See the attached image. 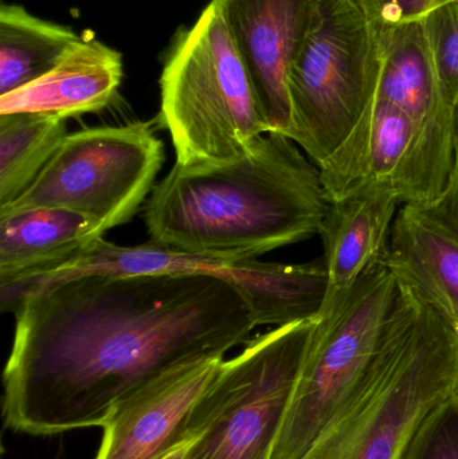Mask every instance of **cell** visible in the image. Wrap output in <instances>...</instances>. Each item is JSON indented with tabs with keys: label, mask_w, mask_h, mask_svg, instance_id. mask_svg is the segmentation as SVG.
<instances>
[{
	"label": "cell",
	"mask_w": 458,
	"mask_h": 459,
	"mask_svg": "<svg viewBox=\"0 0 458 459\" xmlns=\"http://www.w3.org/2000/svg\"><path fill=\"white\" fill-rule=\"evenodd\" d=\"M13 315L4 422L38 437L102 428L140 388L225 358L260 325L238 289L207 275H83L31 294Z\"/></svg>",
	"instance_id": "6da1fadb"
},
{
	"label": "cell",
	"mask_w": 458,
	"mask_h": 459,
	"mask_svg": "<svg viewBox=\"0 0 458 459\" xmlns=\"http://www.w3.org/2000/svg\"><path fill=\"white\" fill-rule=\"evenodd\" d=\"M330 204L319 167L289 137L266 134L237 160L175 163L144 221L159 245L242 261L316 237Z\"/></svg>",
	"instance_id": "7a4b0ae2"
},
{
	"label": "cell",
	"mask_w": 458,
	"mask_h": 459,
	"mask_svg": "<svg viewBox=\"0 0 458 459\" xmlns=\"http://www.w3.org/2000/svg\"><path fill=\"white\" fill-rule=\"evenodd\" d=\"M457 390L458 332L398 283L378 355L301 459H398L424 418Z\"/></svg>",
	"instance_id": "3957f363"
},
{
	"label": "cell",
	"mask_w": 458,
	"mask_h": 459,
	"mask_svg": "<svg viewBox=\"0 0 458 459\" xmlns=\"http://www.w3.org/2000/svg\"><path fill=\"white\" fill-rule=\"evenodd\" d=\"M160 117L177 164L226 163L269 134L257 96L214 2L175 34L160 75Z\"/></svg>",
	"instance_id": "277c9868"
},
{
	"label": "cell",
	"mask_w": 458,
	"mask_h": 459,
	"mask_svg": "<svg viewBox=\"0 0 458 459\" xmlns=\"http://www.w3.org/2000/svg\"><path fill=\"white\" fill-rule=\"evenodd\" d=\"M207 275L230 283L252 304L260 325L317 320L325 293L324 262L284 264L258 259H223L175 250L159 243L117 246L104 238L66 261L0 283L3 313L15 312L27 297L83 275Z\"/></svg>",
	"instance_id": "5b68a950"
},
{
	"label": "cell",
	"mask_w": 458,
	"mask_h": 459,
	"mask_svg": "<svg viewBox=\"0 0 458 459\" xmlns=\"http://www.w3.org/2000/svg\"><path fill=\"white\" fill-rule=\"evenodd\" d=\"M316 320L276 326L223 360L188 420L183 459H269Z\"/></svg>",
	"instance_id": "8992f818"
},
{
	"label": "cell",
	"mask_w": 458,
	"mask_h": 459,
	"mask_svg": "<svg viewBox=\"0 0 458 459\" xmlns=\"http://www.w3.org/2000/svg\"><path fill=\"white\" fill-rule=\"evenodd\" d=\"M381 37L351 0H319L289 73L290 140L322 166L378 91Z\"/></svg>",
	"instance_id": "52a82bcc"
},
{
	"label": "cell",
	"mask_w": 458,
	"mask_h": 459,
	"mask_svg": "<svg viewBox=\"0 0 458 459\" xmlns=\"http://www.w3.org/2000/svg\"><path fill=\"white\" fill-rule=\"evenodd\" d=\"M397 294V280L382 262L338 310L316 320L269 459H301L351 398L378 355Z\"/></svg>",
	"instance_id": "ba28073f"
},
{
	"label": "cell",
	"mask_w": 458,
	"mask_h": 459,
	"mask_svg": "<svg viewBox=\"0 0 458 459\" xmlns=\"http://www.w3.org/2000/svg\"><path fill=\"white\" fill-rule=\"evenodd\" d=\"M163 163V142L150 123L81 129L0 215L54 207L80 212L107 232L136 215Z\"/></svg>",
	"instance_id": "9c48e42d"
},
{
	"label": "cell",
	"mask_w": 458,
	"mask_h": 459,
	"mask_svg": "<svg viewBox=\"0 0 458 459\" xmlns=\"http://www.w3.org/2000/svg\"><path fill=\"white\" fill-rule=\"evenodd\" d=\"M249 74L269 134L293 129L289 73L319 0H212Z\"/></svg>",
	"instance_id": "30bf717a"
},
{
	"label": "cell",
	"mask_w": 458,
	"mask_h": 459,
	"mask_svg": "<svg viewBox=\"0 0 458 459\" xmlns=\"http://www.w3.org/2000/svg\"><path fill=\"white\" fill-rule=\"evenodd\" d=\"M225 358L203 359L167 372L121 401L104 423L96 459H160L190 444L188 420Z\"/></svg>",
	"instance_id": "8fae6325"
},
{
	"label": "cell",
	"mask_w": 458,
	"mask_h": 459,
	"mask_svg": "<svg viewBox=\"0 0 458 459\" xmlns=\"http://www.w3.org/2000/svg\"><path fill=\"white\" fill-rule=\"evenodd\" d=\"M379 37L382 66L376 97L413 121L436 166L449 178L456 137V105L441 85L422 22L379 32Z\"/></svg>",
	"instance_id": "7c38bea8"
},
{
	"label": "cell",
	"mask_w": 458,
	"mask_h": 459,
	"mask_svg": "<svg viewBox=\"0 0 458 459\" xmlns=\"http://www.w3.org/2000/svg\"><path fill=\"white\" fill-rule=\"evenodd\" d=\"M400 196L386 186H368L331 202L320 228L327 293L319 318L338 310L363 275L386 259Z\"/></svg>",
	"instance_id": "4fadbf2b"
},
{
	"label": "cell",
	"mask_w": 458,
	"mask_h": 459,
	"mask_svg": "<svg viewBox=\"0 0 458 459\" xmlns=\"http://www.w3.org/2000/svg\"><path fill=\"white\" fill-rule=\"evenodd\" d=\"M123 82V56L116 48L81 38L39 80L0 96V115L42 113L66 118L107 109Z\"/></svg>",
	"instance_id": "5bb4252c"
},
{
	"label": "cell",
	"mask_w": 458,
	"mask_h": 459,
	"mask_svg": "<svg viewBox=\"0 0 458 459\" xmlns=\"http://www.w3.org/2000/svg\"><path fill=\"white\" fill-rule=\"evenodd\" d=\"M385 264L458 332V237L425 206L402 204Z\"/></svg>",
	"instance_id": "9a60e30c"
},
{
	"label": "cell",
	"mask_w": 458,
	"mask_h": 459,
	"mask_svg": "<svg viewBox=\"0 0 458 459\" xmlns=\"http://www.w3.org/2000/svg\"><path fill=\"white\" fill-rule=\"evenodd\" d=\"M104 234L93 220L70 210L37 207L0 215V283L66 261Z\"/></svg>",
	"instance_id": "2e32d148"
},
{
	"label": "cell",
	"mask_w": 458,
	"mask_h": 459,
	"mask_svg": "<svg viewBox=\"0 0 458 459\" xmlns=\"http://www.w3.org/2000/svg\"><path fill=\"white\" fill-rule=\"evenodd\" d=\"M80 35L45 21L18 4L0 5V96L13 93L50 72Z\"/></svg>",
	"instance_id": "e0dca14e"
},
{
	"label": "cell",
	"mask_w": 458,
	"mask_h": 459,
	"mask_svg": "<svg viewBox=\"0 0 458 459\" xmlns=\"http://www.w3.org/2000/svg\"><path fill=\"white\" fill-rule=\"evenodd\" d=\"M67 134L66 120L56 116L0 115V209L29 190Z\"/></svg>",
	"instance_id": "ac0fdd59"
},
{
	"label": "cell",
	"mask_w": 458,
	"mask_h": 459,
	"mask_svg": "<svg viewBox=\"0 0 458 459\" xmlns=\"http://www.w3.org/2000/svg\"><path fill=\"white\" fill-rule=\"evenodd\" d=\"M398 459H458V390L424 418Z\"/></svg>",
	"instance_id": "d6986e66"
},
{
	"label": "cell",
	"mask_w": 458,
	"mask_h": 459,
	"mask_svg": "<svg viewBox=\"0 0 458 459\" xmlns=\"http://www.w3.org/2000/svg\"><path fill=\"white\" fill-rule=\"evenodd\" d=\"M433 62L444 91L458 99V0H452L422 21Z\"/></svg>",
	"instance_id": "ffe728a7"
},
{
	"label": "cell",
	"mask_w": 458,
	"mask_h": 459,
	"mask_svg": "<svg viewBox=\"0 0 458 459\" xmlns=\"http://www.w3.org/2000/svg\"><path fill=\"white\" fill-rule=\"evenodd\" d=\"M449 2L452 0H351L378 32L422 22L430 13Z\"/></svg>",
	"instance_id": "44dd1931"
},
{
	"label": "cell",
	"mask_w": 458,
	"mask_h": 459,
	"mask_svg": "<svg viewBox=\"0 0 458 459\" xmlns=\"http://www.w3.org/2000/svg\"><path fill=\"white\" fill-rule=\"evenodd\" d=\"M437 220L458 237V99L456 100V137H454V160H452L451 172L448 183L440 198L425 206Z\"/></svg>",
	"instance_id": "7402d4cb"
},
{
	"label": "cell",
	"mask_w": 458,
	"mask_h": 459,
	"mask_svg": "<svg viewBox=\"0 0 458 459\" xmlns=\"http://www.w3.org/2000/svg\"><path fill=\"white\" fill-rule=\"evenodd\" d=\"M190 445L191 442L190 444L180 445L179 447L172 450V452H169V455H164V457L160 459H183L185 458L186 452H187L188 446H190Z\"/></svg>",
	"instance_id": "603a6c76"
}]
</instances>
